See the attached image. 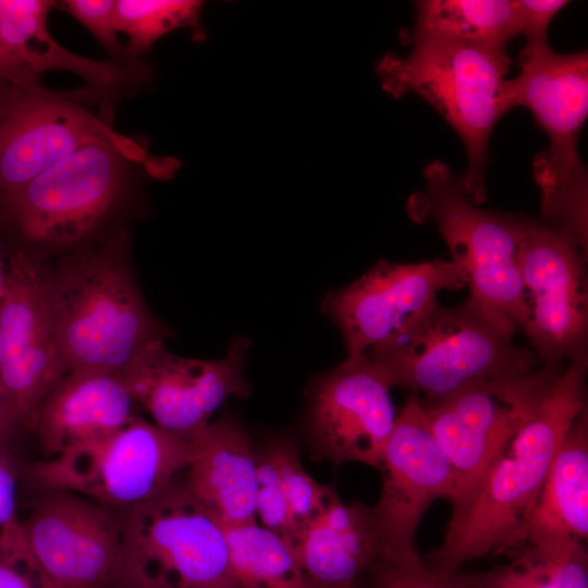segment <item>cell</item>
<instances>
[{
    "label": "cell",
    "instance_id": "cell-20",
    "mask_svg": "<svg viewBox=\"0 0 588 588\" xmlns=\"http://www.w3.org/2000/svg\"><path fill=\"white\" fill-rule=\"evenodd\" d=\"M292 546L318 588H357L359 578L369 576L384 556L371 507L344 503L334 488Z\"/></svg>",
    "mask_w": 588,
    "mask_h": 588
},
{
    "label": "cell",
    "instance_id": "cell-26",
    "mask_svg": "<svg viewBox=\"0 0 588 588\" xmlns=\"http://www.w3.org/2000/svg\"><path fill=\"white\" fill-rule=\"evenodd\" d=\"M510 562L463 575L468 588H588L586 544L554 549L523 544Z\"/></svg>",
    "mask_w": 588,
    "mask_h": 588
},
{
    "label": "cell",
    "instance_id": "cell-29",
    "mask_svg": "<svg viewBox=\"0 0 588 588\" xmlns=\"http://www.w3.org/2000/svg\"><path fill=\"white\" fill-rule=\"evenodd\" d=\"M369 578L370 588H468L462 574L433 571L419 553L383 556Z\"/></svg>",
    "mask_w": 588,
    "mask_h": 588
},
{
    "label": "cell",
    "instance_id": "cell-31",
    "mask_svg": "<svg viewBox=\"0 0 588 588\" xmlns=\"http://www.w3.org/2000/svg\"><path fill=\"white\" fill-rule=\"evenodd\" d=\"M65 13L81 23L100 44L109 60L133 65L144 60H132L119 38L115 20V0H63L57 2Z\"/></svg>",
    "mask_w": 588,
    "mask_h": 588
},
{
    "label": "cell",
    "instance_id": "cell-13",
    "mask_svg": "<svg viewBox=\"0 0 588 588\" xmlns=\"http://www.w3.org/2000/svg\"><path fill=\"white\" fill-rule=\"evenodd\" d=\"M248 348L247 339L235 338L224 357L203 360L169 352L158 338L136 354L122 379L154 424L193 441L228 399L249 394L245 378Z\"/></svg>",
    "mask_w": 588,
    "mask_h": 588
},
{
    "label": "cell",
    "instance_id": "cell-32",
    "mask_svg": "<svg viewBox=\"0 0 588 588\" xmlns=\"http://www.w3.org/2000/svg\"><path fill=\"white\" fill-rule=\"evenodd\" d=\"M0 588H48L32 558L23 529L0 539Z\"/></svg>",
    "mask_w": 588,
    "mask_h": 588
},
{
    "label": "cell",
    "instance_id": "cell-21",
    "mask_svg": "<svg viewBox=\"0 0 588 588\" xmlns=\"http://www.w3.org/2000/svg\"><path fill=\"white\" fill-rule=\"evenodd\" d=\"M136 405L121 376L72 370L41 403L34 430L53 457L120 429L136 416Z\"/></svg>",
    "mask_w": 588,
    "mask_h": 588
},
{
    "label": "cell",
    "instance_id": "cell-19",
    "mask_svg": "<svg viewBox=\"0 0 588 588\" xmlns=\"http://www.w3.org/2000/svg\"><path fill=\"white\" fill-rule=\"evenodd\" d=\"M52 0H0V79L12 84H38L48 71H68L105 94L118 93L126 81L121 64L78 56L50 34L48 16Z\"/></svg>",
    "mask_w": 588,
    "mask_h": 588
},
{
    "label": "cell",
    "instance_id": "cell-22",
    "mask_svg": "<svg viewBox=\"0 0 588 588\" xmlns=\"http://www.w3.org/2000/svg\"><path fill=\"white\" fill-rule=\"evenodd\" d=\"M186 482L222 526L256 523L257 453L233 417L210 422L193 439Z\"/></svg>",
    "mask_w": 588,
    "mask_h": 588
},
{
    "label": "cell",
    "instance_id": "cell-2",
    "mask_svg": "<svg viewBox=\"0 0 588 588\" xmlns=\"http://www.w3.org/2000/svg\"><path fill=\"white\" fill-rule=\"evenodd\" d=\"M409 53H385L376 64L381 86L394 98L416 94L456 132L467 152L461 175L473 203L487 199L486 170L492 131L505 114L503 90L512 64L507 49L443 38H419Z\"/></svg>",
    "mask_w": 588,
    "mask_h": 588
},
{
    "label": "cell",
    "instance_id": "cell-14",
    "mask_svg": "<svg viewBox=\"0 0 588 588\" xmlns=\"http://www.w3.org/2000/svg\"><path fill=\"white\" fill-rule=\"evenodd\" d=\"M68 373L54 330L50 278L16 253L0 298V380L24 428H35L39 407Z\"/></svg>",
    "mask_w": 588,
    "mask_h": 588
},
{
    "label": "cell",
    "instance_id": "cell-34",
    "mask_svg": "<svg viewBox=\"0 0 588 588\" xmlns=\"http://www.w3.org/2000/svg\"><path fill=\"white\" fill-rule=\"evenodd\" d=\"M17 469L11 446H0V539L23 528L16 513Z\"/></svg>",
    "mask_w": 588,
    "mask_h": 588
},
{
    "label": "cell",
    "instance_id": "cell-5",
    "mask_svg": "<svg viewBox=\"0 0 588 588\" xmlns=\"http://www.w3.org/2000/svg\"><path fill=\"white\" fill-rule=\"evenodd\" d=\"M422 175L425 188L409 198V216L436 223L469 287L467 301L514 336L528 315L517 260L522 215L480 208L461 176L440 160L430 162Z\"/></svg>",
    "mask_w": 588,
    "mask_h": 588
},
{
    "label": "cell",
    "instance_id": "cell-4",
    "mask_svg": "<svg viewBox=\"0 0 588 588\" xmlns=\"http://www.w3.org/2000/svg\"><path fill=\"white\" fill-rule=\"evenodd\" d=\"M145 161L144 148L126 136H100L0 196V204L25 242L70 247L90 238L109 221L146 179Z\"/></svg>",
    "mask_w": 588,
    "mask_h": 588
},
{
    "label": "cell",
    "instance_id": "cell-10",
    "mask_svg": "<svg viewBox=\"0 0 588 588\" xmlns=\"http://www.w3.org/2000/svg\"><path fill=\"white\" fill-rule=\"evenodd\" d=\"M563 369L541 366L483 381L442 401L422 402L454 473L451 513L469 499L493 458L539 408Z\"/></svg>",
    "mask_w": 588,
    "mask_h": 588
},
{
    "label": "cell",
    "instance_id": "cell-24",
    "mask_svg": "<svg viewBox=\"0 0 588 588\" xmlns=\"http://www.w3.org/2000/svg\"><path fill=\"white\" fill-rule=\"evenodd\" d=\"M415 8L414 27L400 33L404 44L443 38L507 49L519 35L514 0H421Z\"/></svg>",
    "mask_w": 588,
    "mask_h": 588
},
{
    "label": "cell",
    "instance_id": "cell-15",
    "mask_svg": "<svg viewBox=\"0 0 588 588\" xmlns=\"http://www.w3.org/2000/svg\"><path fill=\"white\" fill-rule=\"evenodd\" d=\"M384 371L360 353L347 357L313 387L306 433L316 460L359 462L379 468L396 419Z\"/></svg>",
    "mask_w": 588,
    "mask_h": 588
},
{
    "label": "cell",
    "instance_id": "cell-3",
    "mask_svg": "<svg viewBox=\"0 0 588 588\" xmlns=\"http://www.w3.org/2000/svg\"><path fill=\"white\" fill-rule=\"evenodd\" d=\"M520 72L506 79L505 113L527 108L549 139L532 161L544 223L588 248V175L578 139L588 113V53L553 49L519 56Z\"/></svg>",
    "mask_w": 588,
    "mask_h": 588
},
{
    "label": "cell",
    "instance_id": "cell-7",
    "mask_svg": "<svg viewBox=\"0 0 588 588\" xmlns=\"http://www.w3.org/2000/svg\"><path fill=\"white\" fill-rule=\"evenodd\" d=\"M112 588H238L222 525L185 479L122 514Z\"/></svg>",
    "mask_w": 588,
    "mask_h": 588
},
{
    "label": "cell",
    "instance_id": "cell-38",
    "mask_svg": "<svg viewBox=\"0 0 588 588\" xmlns=\"http://www.w3.org/2000/svg\"><path fill=\"white\" fill-rule=\"evenodd\" d=\"M4 83H8V82H4V81L0 79V88Z\"/></svg>",
    "mask_w": 588,
    "mask_h": 588
},
{
    "label": "cell",
    "instance_id": "cell-6",
    "mask_svg": "<svg viewBox=\"0 0 588 588\" xmlns=\"http://www.w3.org/2000/svg\"><path fill=\"white\" fill-rule=\"evenodd\" d=\"M392 385L427 403L483 381L535 368V354L467 299L456 307L437 303L389 344L367 352Z\"/></svg>",
    "mask_w": 588,
    "mask_h": 588
},
{
    "label": "cell",
    "instance_id": "cell-9",
    "mask_svg": "<svg viewBox=\"0 0 588 588\" xmlns=\"http://www.w3.org/2000/svg\"><path fill=\"white\" fill-rule=\"evenodd\" d=\"M196 455L194 441L134 416L114 432L46 461L28 477L44 490H65L123 512L164 489Z\"/></svg>",
    "mask_w": 588,
    "mask_h": 588
},
{
    "label": "cell",
    "instance_id": "cell-25",
    "mask_svg": "<svg viewBox=\"0 0 588 588\" xmlns=\"http://www.w3.org/2000/svg\"><path fill=\"white\" fill-rule=\"evenodd\" d=\"M222 527L238 588H318L293 546L278 534L257 522Z\"/></svg>",
    "mask_w": 588,
    "mask_h": 588
},
{
    "label": "cell",
    "instance_id": "cell-35",
    "mask_svg": "<svg viewBox=\"0 0 588 588\" xmlns=\"http://www.w3.org/2000/svg\"><path fill=\"white\" fill-rule=\"evenodd\" d=\"M20 427H22L20 418L11 403L0 401V446H11Z\"/></svg>",
    "mask_w": 588,
    "mask_h": 588
},
{
    "label": "cell",
    "instance_id": "cell-28",
    "mask_svg": "<svg viewBox=\"0 0 588 588\" xmlns=\"http://www.w3.org/2000/svg\"><path fill=\"white\" fill-rule=\"evenodd\" d=\"M266 450L272 460L292 514L301 529L320 510L332 487L318 483L306 473L292 442L275 441Z\"/></svg>",
    "mask_w": 588,
    "mask_h": 588
},
{
    "label": "cell",
    "instance_id": "cell-16",
    "mask_svg": "<svg viewBox=\"0 0 588 588\" xmlns=\"http://www.w3.org/2000/svg\"><path fill=\"white\" fill-rule=\"evenodd\" d=\"M465 281L451 260L378 261L351 284L331 292L322 310L342 333L347 355L384 346L412 328L443 290Z\"/></svg>",
    "mask_w": 588,
    "mask_h": 588
},
{
    "label": "cell",
    "instance_id": "cell-37",
    "mask_svg": "<svg viewBox=\"0 0 588 588\" xmlns=\"http://www.w3.org/2000/svg\"><path fill=\"white\" fill-rule=\"evenodd\" d=\"M0 401H8L9 400L7 399V395L4 393V390H3V387H2V383H1V380H0ZM12 405V404H11Z\"/></svg>",
    "mask_w": 588,
    "mask_h": 588
},
{
    "label": "cell",
    "instance_id": "cell-11",
    "mask_svg": "<svg viewBox=\"0 0 588 588\" xmlns=\"http://www.w3.org/2000/svg\"><path fill=\"white\" fill-rule=\"evenodd\" d=\"M115 103L87 86L57 91L38 84L0 88V196L24 185L88 142L118 133Z\"/></svg>",
    "mask_w": 588,
    "mask_h": 588
},
{
    "label": "cell",
    "instance_id": "cell-12",
    "mask_svg": "<svg viewBox=\"0 0 588 588\" xmlns=\"http://www.w3.org/2000/svg\"><path fill=\"white\" fill-rule=\"evenodd\" d=\"M517 260L528 310L522 331L537 360L587 363V255L560 231L522 216Z\"/></svg>",
    "mask_w": 588,
    "mask_h": 588
},
{
    "label": "cell",
    "instance_id": "cell-27",
    "mask_svg": "<svg viewBox=\"0 0 588 588\" xmlns=\"http://www.w3.org/2000/svg\"><path fill=\"white\" fill-rule=\"evenodd\" d=\"M201 7L197 0H115L117 26L127 37L128 57L143 60L158 39L183 27H189L193 38L203 41Z\"/></svg>",
    "mask_w": 588,
    "mask_h": 588
},
{
    "label": "cell",
    "instance_id": "cell-17",
    "mask_svg": "<svg viewBox=\"0 0 588 588\" xmlns=\"http://www.w3.org/2000/svg\"><path fill=\"white\" fill-rule=\"evenodd\" d=\"M378 469L382 487L371 510L384 556L419 553L416 535L422 516L433 501L451 502L455 492L452 466L419 397L409 395L396 415Z\"/></svg>",
    "mask_w": 588,
    "mask_h": 588
},
{
    "label": "cell",
    "instance_id": "cell-8",
    "mask_svg": "<svg viewBox=\"0 0 588 588\" xmlns=\"http://www.w3.org/2000/svg\"><path fill=\"white\" fill-rule=\"evenodd\" d=\"M50 278L54 330L69 371L123 375L136 354L161 338L123 267L109 255L84 258Z\"/></svg>",
    "mask_w": 588,
    "mask_h": 588
},
{
    "label": "cell",
    "instance_id": "cell-30",
    "mask_svg": "<svg viewBox=\"0 0 588 588\" xmlns=\"http://www.w3.org/2000/svg\"><path fill=\"white\" fill-rule=\"evenodd\" d=\"M261 526L293 544L299 527L292 514L272 460L265 449L257 453L256 517Z\"/></svg>",
    "mask_w": 588,
    "mask_h": 588
},
{
    "label": "cell",
    "instance_id": "cell-36",
    "mask_svg": "<svg viewBox=\"0 0 588 588\" xmlns=\"http://www.w3.org/2000/svg\"><path fill=\"white\" fill-rule=\"evenodd\" d=\"M4 286H5V273L3 274L2 269H1V264H0V298L4 292Z\"/></svg>",
    "mask_w": 588,
    "mask_h": 588
},
{
    "label": "cell",
    "instance_id": "cell-18",
    "mask_svg": "<svg viewBox=\"0 0 588 588\" xmlns=\"http://www.w3.org/2000/svg\"><path fill=\"white\" fill-rule=\"evenodd\" d=\"M85 497L45 490L22 522L33 560L48 588H108L115 576L122 516Z\"/></svg>",
    "mask_w": 588,
    "mask_h": 588
},
{
    "label": "cell",
    "instance_id": "cell-39",
    "mask_svg": "<svg viewBox=\"0 0 588 588\" xmlns=\"http://www.w3.org/2000/svg\"><path fill=\"white\" fill-rule=\"evenodd\" d=\"M108 588H112V587H108Z\"/></svg>",
    "mask_w": 588,
    "mask_h": 588
},
{
    "label": "cell",
    "instance_id": "cell-23",
    "mask_svg": "<svg viewBox=\"0 0 588 588\" xmlns=\"http://www.w3.org/2000/svg\"><path fill=\"white\" fill-rule=\"evenodd\" d=\"M588 536V407L565 433L531 511L526 543L565 549Z\"/></svg>",
    "mask_w": 588,
    "mask_h": 588
},
{
    "label": "cell",
    "instance_id": "cell-1",
    "mask_svg": "<svg viewBox=\"0 0 588 588\" xmlns=\"http://www.w3.org/2000/svg\"><path fill=\"white\" fill-rule=\"evenodd\" d=\"M587 363L572 362L535 414L486 469L469 499L446 525L441 546L424 562L454 574L490 553H513L526 543L529 517L553 457L587 406Z\"/></svg>",
    "mask_w": 588,
    "mask_h": 588
},
{
    "label": "cell",
    "instance_id": "cell-33",
    "mask_svg": "<svg viewBox=\"0 0 588 588\" xmlns=\"http://www.w3.org/2000/svg\"><path fill=\"white\" fill-rule=\"evenodd\" d=\"M567 3L565 0H514L518 30L526 37L519 56L551 49L548 37L551 21Z\"/></svg>",
    "mask_w": 588,
    "mask_h": 588
}]
</instances>
